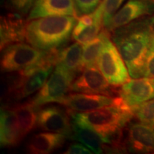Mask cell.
Masks as SVG:
<instances>
[{"mask_svg": "<svg viewBox=\"0 0 154 154\" xmlns=\"http://www.w3.org/2000/svg\"><path fill=\"white\" fill-rule=\"evenodd\" d=\"M131 78L144 77L145 63L154 38V16H146L111 32Z\"/></svg>", "mask_w": 154, "mask_h": 154, "instance_id": "1", "label": "cell"}, {"mask_svg": "<svg viewBox=\"0 0 154 154\" xmlns=\"http://www.w3.org/2000/svg\"><path fill=\"white\" fill-rule=\"evenodd\" d=\"M73 121L86 125L99 134L106 144L105 152L123 151V128L134 116V111L125 102L86 112L70 113Z\"/></svg>", "mask_w": 154, "mask_h": 154, "instance_id": "2", "label": "cell"}, {"mask_svg": "<svg viewBox=\"0 0 154 154\" xmlns=\"http://www.w3.org/2000/svg\"><path fill=\"white\" fill-rule=\"evenodd\" d=\"M77 19L74 16H51L27 20L26 42L42 51H57L72 38Z\"/></svg>", "mask_w": 154, "mask_h": 154, "instance_id": "3", "label": "cell"}, {"mask_svg": "<svg viewBox=\"0 0 154 154\" xmlns=\"http://www.w3.org/2000/svg\"><path fill=\"white\" fill-rule=\"evenodd\" d=\"M56 51L50 52L45 60L36 66L8 76L5 92V100L8 106L15 104L41 89L54 69Z\"/></svg>", "mask_w": 154, "mask_h": 154, "instance_id": "4", "label": "cell"}, {"mask_svg": "<svg viewBox=\"0 0 154 154\" xmlns=\"http://www.w3.org/2000/svg\"><path fill=\"white\" fill-rule=\"evenodd\" d=\"M1 51V71L4 73L17 72L36 66L50 54L24 42L10 44Z\"/></svg>", "mask_w": 154, "mask_h": 154, "instance_id": "5", "label": "cell"}, {"mask_svg": "<svg viewBox=\"0 0 154 154\" xmlns=\"http://www.w3.org/2000/svg\"><path fill=\"white\" fill-rule=\"evenodd\" d=\"M76 75L61 64H56L54 69L44 86L29 101L36 107L48 103H59L71 91Z\"/></svg>", "mask_w": 154, "mask_h": 154, "instance_id": "6", "label": "cell"}, {"mask_svg": "<svg viewBox=\"0 0 154 154\" xmlns=\"http://www.w3.org/2000/svg\"><path fill=\"white\" fill-rule=\"evenodd\" d=\"M97 66L109 84L117 87L130 80L131 76L124 59L109 36L97 61Z\"/></svg>", "mask_w": 154, "mask_h": 154, "instance_id": "7", "label": "cell"}, {"mask_svg": "<svg viewBox=\"0 0 154 154\" xmlns=\"http://www.w3.org/2000/svg\"><path fill=\"white\" fill-rule=\"evenodd\" d=\"M68 110L59 106L49 105L39 107L36 127L44 131L54 132L72 140L73 122Z\"/></svg>", "mask_w": 154, "mask_h": 154, "instance_id": "8", "label": "cell"}, {"mask_svg": "<svg viewBox=\"0 0 154 154\" xmlns=\"http://www.w3.org/2000/svg\"><path fill=\"white\" fill-rule=\"evenodd\" d=\"M114 88L115 86L109 84L97 65H94L84 69L77 75L70 91L115 96L118 91H116Z\"/></svg>", "mask_w": 154, "mask_h": 154, "instance_id": "9", "label": "cell"}, {"mask_svg": "<svg viewBox=\"0 0 154 154\" xmlns=\"http://www.w3.org/2000/svg\"><path fill=\"white\" fill-rule=\"evenodd\" d=\"M121 101L122 99L119 96L72 92L67 94L59 103L66 108L69 113H81L116 104Z\"/></svg>", "mask_w": 154, "mask_h": 154, "instance_id": "10", "label": "cell"}, {"mask_svg": "<svg viewBox=\"0 0 154 154\" xmlns=\"http://www.w3.org/2000/svg\"><path fill=\"white\" fill-rule=\"evenodd\" d=\"M118 94L132 109L154 99V79L148 77L132 79L121 86Z\"/></svg>", "mask_w": 154, "mask_h": 154, "instance_id": "11", "label": "cell"}, {"mask_svg": "<svg viewBox=\"0 0 154 154\" xmlns=\"http://www.w3.org/2000/svg\"><path fill=\"white\" fill-rule=\"evenodd\" d=\"M154 13V0H128L117 11L105 26L111 33L113 30Z\"/></svg>", "mask_w": 154, "mask_h": 154, "instance_id": "12", "label": "cell"}, {"mask_svg": "<svg viewBox=\"0 0 154 154\" xmlns=\"http://www.w3.org/2000/svg\"><path fill=\"white\" fill-rule=\"evenodd\" d=\"M126 147L131 153H154V126L140 121L131 124Z\"/></svg>", "mask_w": 154, "mask_h": 154, "instance_id": "13", "label": "cell"}, {"mask_svg": "<svg viewBox=\"0 0 154 154\" xmlns=\"http://www.w3.org/2000/svg\"><path fill=\"white\" fill-rule=\"evenodd\" d=\"M23 15L9 11L1 17V50L10 44L26 41V24L27 19Z\"/></svg>", "mask_w": 154, "mask_h": 154, "instance_id": "14", "label": "cell"}, {"mask_svg": "<svg viewBox=\"0 0 154 154\" xmlns=\"http://www.w3.org/2000/svg\"><path fill=\"white\" fill-rule=\"evenodd\" d=\"M51 16L78 17L74 0H37L27 15V20Z\"/></svg>", "mask_w": 154, "mask_h": 154, "instance_id": "15", "label": "cell"}, {"mask_svg": "<svg viewBox=\"0 0 154 154\" xmlns=\"http://www.w3.org/2000/svg\"><path fill=\"white\" fill-rule=\"evenodd\" d=\"M16 113L10 106H4L0 116L1 147L12 148L22 141Z\"/></svg>", "mask_w": 154, "mask_h": 154, "instance_id": "16", "label": "cell"}, {"mask_svg": "<svg viewBox=\"0 0 154 154\" xmlns=\"http://www.w3.org/2000/svg\"><path fill=\"white\" fill-rule=\"evenodd\" d=\"M66 139L65 135L44 131L32 136L26 146V152L32 154L51 153L62 147Z\"/></svg>", "mask_w": 154, "mask_h": 154, "instance_id": "17", "label": "cell"}, {"mask_svg": "<svg viewBox=\"0 0 154 154\" xmlns=\"http://www.w3.org/2000/svg\"><path fill=\"white\" fill-rule=\"evenodd\" d=\"M73 122L72 140L84 144L94 153H103L105 151L106 144L101 136L91 128L86 125Z\"/></svg>", "mask_w": 154, "mask_h": 154, "instance_id": "18", "label": "cell"}, {"mask_svg": "<svg viewBox=\"0 0 154 154\" xmlns=\"http://www.w3.org/2000/svg\"><path fill=\"white\" fill-rule=\"evenodd\" d=\"M16 113L22 140L36 127L37 113L39 107H36L30 101L10 106Z\"/></svg>", "mask_w": 154, "mask_h": 154, "instance_id": "19", "label": "cell"}, {"mask_svg": "<svg viewBox=\"0 0 154 154\" xmlns=\"http://www.w3.org/2000/svg\"><path fill=\"white\" fill-rule=\"evenodd\" d=\"M82 44L75 42L56 51V64H61L76 76L81 73Z\"/></svg>", "mask_w": 154, "mask_h": 154, "instance_id": "20", "label": "cell"}, {"mask_svg": "<svg viewBox=\"0 0 154 154\" xmlns=\"http://www.w3.org/2000/svg\"><path fill=\"white\" fill-rule=\"evenodd\" d=\"M109 36H111L110 32L103 27L101 32L96 37L87 43L83 44L82 64H81L82 72L86 67L97 65V61L102 48L103 47L106 39Z\"/></svg>", "mask_w": 154, "mask_h": 154, "instance_id": "21", "label": "cell"}, {"mask_svg": "<svg viewBox=\"0 0 154 154\" xmlns=\"http://www.w3.org/2000/svg\"><path fill=\"white\" fill-rule=\"evenodd\" d=\"M134 116L140 122L154 126V99L133 109Z\"/></svg>", "mask_w": 154, "mask_h": 154, "instance_id": "22", "label": "cell"}, {"mask_svg": "<svg viewBox=\"0 0 154 154\" xmlns=\"http://www.w3.org/2000/svg\"><path fill=\"white\" fill-rule=\"evenodd\" d=\"M37 0H5V7L9 11L26 16Z\"/></svg>", "mask_w": 154, "mask_h": 154, "instance_id": "23", "label": "cell"}, {"mask_svg": "<svg viewBox=\"0 0 154 154\" xmlns=\"http://www.w3.org/2000/svg\"><path fill=\"white\" fill-rule=\"evenodd\" d=\"M125 1L126 0H103L102 1L103 7V27H105L109 24L113 15L121 8V5L124 3Z\"/></svg>", "mask_w": 154, "mask_h": 154, "instance_id": "24", "label": "cell"}, {"mask_svg": "<svg viewBox=\"0 0 154 154\" xmlns=\"http://www.w3.org/2000/svg\"><path fill=\"white\" fill-rule=\"evenodd\" d=\"M78 17L90 14L97 9L103 0H74Z\"/></svg>", "mask_w": 154, "mask_h": 154, "instance_id": "25", "label": "cell"}, {"mask_svg": "<svg viewBox=\"0 0 154 154\" xmlns=\"http://www.w3.org/2000/svg\"><path fill=\"white\" fill-rule=\"evenodd\" d=\"M144 77L154 79V38L152 40L151 47L146 57Z\"/></svg>", "mask_w": 154, "mask_h": 154, "instance_id": "26", "label": "cell"}, {"mask_svg": "<svg viewBox=\"0 0 154 154\" xmlns=\"http://www.w3.org/2000/svg\"><path fill=\"white\" fill-rule=\"evenodd\" d=\"M63 153L65 154H91L93 153L91 150L88 149L82 143H73L69 146L66 151Z\"/></svg>", "mask_w": 154, "mask_h": 154, "instance_id": "27", "label": "cell"}]
</instances>
